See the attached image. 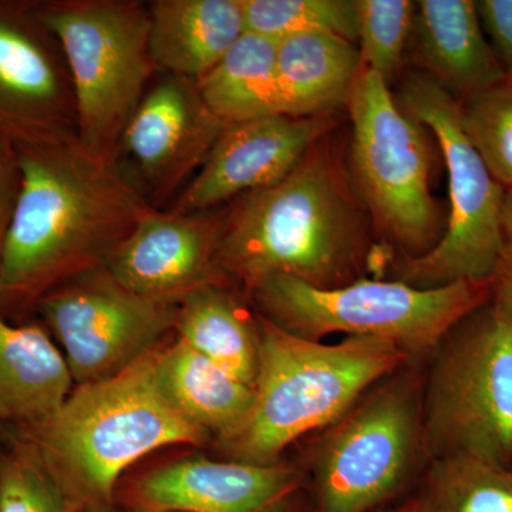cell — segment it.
Segmentation results:
<instances>
[{
	"mask_svg": "<svg viewBox=\"0 0 512 512\" xmlns=\"http://www.w3.org/2000/svg\"><path fill=\"white\" fill-rule=\"evenodd\" d=\"M22 183L0 261V299L36 303L94 269L154 210L119 165L77 136L15 144Z\"/></svg>",
	"mask_w": 512,
	"mask_h": 512,
	"instance_id": "6da1fadb",
	"label": "cell"
},
{
	"mask_svg": "<svg viewBox=\"0 0 512 512\" xmlns=\"http://www.w3.org/2000/svg\"><path fill=\"white\" fill-rule=\"evenodd\" d=\"M322 140L278 183L237 198L224 214L218 259L245 292L271 275L318 289L383 278L393 255L370 242L355 191Z\"/></svg>",
	"mask_w": 512,
	"mask_h": 512,
	"instance_id": "7a4b0ae2",
	"label": "cell"
},
{
	"mask_svg": "<svg viewBox=\"0 0 512 512\" xmlns=\"http://www.w3.org/2000/svg\"><path fill=\"white\" fill-rule=\"evenodd\" d=\"M158 349L119 375L77 386L45 420L16 427L77 510L110 512L121 474L158 448L211 440L165 396Z\"/></svg>",
	"mask_w": 512,
	"mask_h": 512,
	"instance_id": "3957f363",
	"label": "cell"
},
{
	"mask_svg": "<svg viewBox=\"0 0 512 512\" xmlns=\"http://www.w3.org/2000/svg\"><path fill=\"white\" fill-rule=\"evenodd\" d=\"M254 403L234 434L218 441L228 460L271 466L284 450L339 419L370 386L414 363L389 342H313L259 315Z\"/></svg>",
	"mask_w": 512,
	"mask_h": 512,
	"instance_id": "277c9868",
	"label": "cell"
},
{
	"mask_svg": "<svg viewBox=\"0 0 512 512\" xmlns=\"http://www.w3.org/2000/svg\"><path fill=\"white\" fill-rule=\"evenodd\" d=\"M423 389V377L409 363L312 434L299 466L312 512H377L402 497L421 460H429Z\"/></svg>",
	"mask_w": 512,
	"mask_h": 512,
	"instance_id": "5b68a950",
	"label": "cell"
},
{
	"mask_svg": "<svg viewBox=\"0 0 512 512\" xmlns=\"http://www.w3.org/2000/svg\"><path fill=\"white\" fill-rule=\"evenodd\" d=\"M247 295L259 315L302 339L333 335L392 343L413 362L431 357L448 332L490 303L491 281L419 289L394 279L362 278L318 289L292 276L271 275Z\"/></svg>",
	"mask_w": 512,
	"mask_h": 512,
	"instance_id": "8992f818",
	"label": "cell"
},
{
	"mask_svg": "<svg viewBox=\"0 0 512 512\" xmlns=\"http://www.w3.org/2000/svg\"><path fill=\"white\" fill-rule=\"evenodd\" d=\"M37 18L62 46L76 99V136L117 164L121 137L157 66L150 10L137 0H35Z\"/></svg>",
	"mask_w": 512,
	"mask_h": 512,
	"instance_id": "52a82bcc",
	"label": "cell"
},
{
	"mask_svg": "<svg viewBox=\"0 0 512 512\" xmlns=\"http://www.w3.org/2000/svg\"><path fill=\"white\" fill-rule=\"evenodd\" d=\"M397 103L436 138L446 164L448 212L439 244L419 258L392 259L394 281L419 289L491 281L500 254L505 188L460 126L458 100L421 72L404 77Z\"/></svg>",
	"mask_w": 512,
	"mask_h": 512,
	"instance_id": "ba28073f",
	"label": "cell"
},
{
	"mask_svg": "<svg viewBox=\"0 0 512 512\" xmlns=\"http://www.w3.org/2000/svg\"><path fill=\"white\" fill-rule=\"evenodd\" d=\"M423 430L429 461L467 456L512 468V328L490 303L431 355Z\"/></svg>",
	"mask_w": 512,
	"mask_h": 512,
	"instance_id": "9c48e42d",
	"label": "cell"
},
{
	"mask_svg": "<svg viewBox=\"0 0 512 512\" xmlns=\"http://www.w3.org/2000/svg\"><path fill=\"white\" fill-rule=\"evenodd\" d=\"M348 110L356 197L400 258L427 254L446 228L430 191L429 130L400 109L389 84L372 70L360 73Z\"/></svg>",
	"mask_w": 512,
	"mask_h": 512,
	"instance_id": "30bf717a",
	"label": "cell"
},
{
	"mask_svg": "<svg viewBox=\"0 0 512 512\" xmlns=\"http://www.w3.org/2000/svg\"><path fill=\"white\" fill-rule=\"evenodd\" d=\"M59 340L76 386L119 375L175 332L178 303L128 291L94 269L45 293L35 303Z\"/></svg>",
	"mask_w": 512,
	"mask_h": 512,
	"instance_id": "8fae6325",
	"label": "cell"
},
{
	"mask_svg": "<svg viewBox=\"0 0 512 512\" xmlns=\"http://www.w3.org/2000/svg\"><path fill=\"white\" fill-rule=\"evenodd\" d=\"M76 99L56 36L35 0H0V136L13 144L76 136Z\"/></svg>",
	"mask_w": 512,
	"mask_h": 512,
	"instance_id": "7c38bea8",
	"label": "cell"
},
{
	"mask_svg": "<svg viewBox=\"0 0 512 512\" xmlns=\"http://www.w3.org/2000/svg\"><path fill=\"white\" fill-rule=\"evenodd\" d=\"M225 127L197 82L167 74L147 90L128 121L117 164H131L123 173L153 205L200 171Z\"/></svg>",
	"mask_w": 512,
	"mask_h": 512,
	"instance_id": "4fadbf2b",
	"label": "cell"
},
{
	"mask_svg": "<svg viewBox=\"0 0 512 512\" xmlns=\"http://www.w3.org/2000/svg\"><path fill=\"white\" fill-rule=\"evenodd\" d=\"M224 214L158 211L141 218L114 249L106 271L128 291L154 301L180 303L212 284H232L218 259Z\"/></svg>",
	"mask_w": 512,
	"mask_h": 512,
	"instance_id": "5bb4252c",
	"label": "cell"
},
{
	"mask_svg": "<svg viewBox=\"0 0 512 512\" xmlns=\"http://www.w3.org/2000/svg\"><path fill=\"white\" fill-rule=\"evenodd\" d=\"M335 124V114L305 119L278 114L228 124L170 211H212L278 183Z\"/></svg>",
	"mask_w": 512,
	"mask_h": 512,
	"instance_id": "9a60e30c",
	"label": "cell"
},
{
	"mask_svg": "<svg viewBox=\"0 0 512 512\" xmlns=\"http://www.w3.org/2000/svg\"><path fill=\"white\" fill-rule=\"evenodd\" d=\"M305 487L301 467L187 457L154 468L128 487V510L279 512Z\"/></svg>",
	"mask_w": 512,
	"mask_h": 512,
	"instance_id": "2e32d148",
	"label": "cell"
},
{
	"mask_svg": "<svg viewBox=\"0 0 512 512\" xmlns=\"http://www.w3.org/2000/svg\"><path fill=\"white\" fill-rule=\"evenodd\" d=\"M406 50L421 73L457 100L505 79L473 0L416 2Z\"/></svg>",
	"mask_w": 512,
	"mask_h": 512,
	"instance_id": "e0dca14e",
	"label": "cell"
},
{
	"mask_svg": "<svg viewBox=\"0 0 512 512\" xmlns=\"http://www.w3.org/2000/svg\"><path fill=\"white\" fill-rule=\"evenodd\" d=\"M148 10V42L157 69L194 82L247 32L242 0H154Z\"/></svg>",
	"mask_w": 512,
	"mask_h": 512,
	"instance_id": "ac0fdd59",
	"label": "cell"
},
{
	"mask_svg": "<svg viewBox=\"0 0 512 512\" xmlns=\"http://www.w3.org/2000/svg\"><path fill=\"white\" fill-rule=\"evenodd\" d=\"M363 66L349 40L330 33H303L279 40L276 77L285 116H329L348 109Z\"/></svg>",
	"mask_w": 512,
	"mask_h": 512,
	"instance_id": "d6986e66",
	"label": "cell"
},
{
	"mask_svg": "<svg viewBox=\"0 0 512 512\" xmlns=\"http://www.w3.org/2000/svg\"><path fill=\"white\" fill-rule=\"evenodd\" d=\"M64 355L35 325H12L0 299V420L23 427L56 412L73 390Z\"/></svg>",
	"mask_w": 512,
	"mask_h": 512,
	"instance_id": "ffe728a7",
	"label": "cell"
},
{
	"mask_svg": "<svg viewBox=\"0 0 512 512\" xmlns=\"http://www.w3.org/2000/svg\"><path fill=\"white\" fill-rule=\"evenodd\" d=\"M248 299L231 284L201 286L178 303L175 333L228 375L254 387L261 333Z\"/></svg>",
	"mask_w": 512,
	"mask_h": 512,
	"instance_id": "44dd1931",
	"label": "cell"
},
{
	"mask_svg": "<svg viewBox=\"0 0 512 512\" xmlns=\"http://www.w3.org/2000/svg\"><path fill=\"white\" fill-rule=\"evenodd\" d=\"M157 376L175 409L217 443L241 427L254 403V387L180 339L158 349Z\"/></svg>",
	"mask_w": 512,
	"mask_h": 512,
	"instance_id": "7402d4cb",
	"label": "cell"
},
{
	"mask_svg": "<svg viewBox=\"0 0 512 512\" xmlns=\"http://www.w3.org/2000/svg\"><path fill=\"white\" fill-rule=\"evenodd\" d=\"M276 46L275 40L245 32L221 62L198 80L205 104L227 126L284 114Z\"/></svg>",
	"mask_w": 512,
	"mask_h": 512,
	"instance_id": "603a6c76",
	"label": "cell"
},
{
	"mask_svg": "<svg viewBox=\"0 0 512 512\" xmlns=\"http://www.w3.org/2000/svg\"><path fill=\"white\" fill-rule=\"evenodd\" d=\"M421 491L434 512H512V468L476 457L437 458Z\"/></svg>",
	"mask_w": 512,
	"mask_h": 512,
	"instance_id": "cb8c5ba5",
	"label": "cell"
},
{
	"mask_svg": "<svg viewBox=\"0 0 512 512\" xmlns=\"http://www.w3.org/2000/svg\"><path fill=\"white\" fill-rule=\"evenodd\" d=\"M245 29L279 40L330 33L357 42L356 0H242Z\"/></svg>",
	"mask_w": 512,
	"mask_h": 512,
	"instance_id": "d4e9b609",
	"label": "cell"
},
{
	"mask_svg": "<svg viewBox=\"0 0 512 512\" xmlns=\"http://www.w3.org/2000/svg\"><path fill=\"white\" fill-rule=\"evenodd\" d=\"M458 116L495 181L512 190V80L458 100Z\"/></svg>",
	"mask_w": 512,
	"mask_h": 512,
	"instance_id": "484cf974",
	"label": "cell"
},
{
	"mask_svg": "<svg viewBox=\"0 0 512 512\" xmlns=\"http://www.w3.org/2000/svg\"><path fill=\"white\" fill-rule=\"evenodd\" d=\"M77 510L46 466L37 448L16 431L0 454V512H72Z\"/></svg>",
	"mask_w": 512,
	"mask_h": 512,
	"instance_id": "4316f807",
	"label": "cell"
},
{
	"mask_svg": "<svg viewBox=\"0 0 512 512\" xmlns=\"http://www.w3.org/2000/svg\"><path fill=\"white\" fill-rule=\"evenodd\" d=\"M357 43L363 69L389 84L402 66L409 43L416 2L356 0Z\"/></svg>",
	"mask_w": 512,
	"mask_h": 512,
	"instance_id": "83f0119b",
	"label": "cell"
},
{
	"mask_svg": "<svg viewBox=\"0 0 512 512\" xmlns=\"http://www.w3.org/2000/svg\"><path fill=\"white\" fill-rule=\"evenodd\" d=\"M490 305L512 328V190L505 192L501 212V242L491 276Z\"/></svg>",
	"mask_w": 512,
	"mask_h": 512,
	"instance_id": "f1b7e54d",
	"label": "cell"
},
{
	"mask_svg": "<svg viewBox=\"0 0 512 512\" xmlns=\"http://www.w3.org/2000/svg\"><path fill=\"white\" fill-rule=\"evenodd\" d=\"M476 5L485 36L505 77L512 80V0H480Z\"/></svg>",
	"mask_w": 512,
	"mask_h": 512,
	"instance_id": "f546056e",
	"label": "cell"
},
{
	"mask_svg": "<svg viewBox=\"0 0 512 512\" xmlns=\"http://www.w3.org/2000/svg\"><path fill=\"white\" fill-rule=\"evenodd\" d=\"M20 183L18 150L12 141L0 136V261L18 204Z\"/></svg>",
	"mask_w": 512,
	"mask_h": 512,
	"instance_id": "4dcf8cb0",
	"label": "cell"
},
{
	"mask_svg": "<svg viewBox=\"0 0 512 512\" xmlns=\"http://www.w3.org/2000/svg\"><path fill=\"white\" fill-rule=\"evenodd\" d=\"M377 512H434L430 501L423 491L404 498L400 503H394Z\"/></svg>",
	"mask_w": 512,
	"mask_h": 512,
	"instance_id": "1f68e13d",
	"label": "cell"
},
{
	"mask_svg": "<svg viewBox=\"0 0 512 512\" xmlns=\"http://www.w3.org/2000/svg\"><path fill=\"white\" fill-rule=\"evenodd\" d=\"M279 512H312L311 504L309 501H303L301 494L296 495L293 500L289 501Z\"/></svg>",
	"mask_w": 512,
	"mask_h": 512,
	"instance_id": "d6a6232c",
	"label": "cell"
},
{
	"mask_svg": "<svg viewBox=\"0 0 512 512\" xmlns=\"http://www.w3.org/2000/svg\"><path fill=\"white\" fill-rule=\"evenodd\" d=\"M72 512H90V511H84V510H73Z\"/></svg>",
	"mask_w": 512,
	"mask_h": 512,
	"instance_id": "836d02e7",
	"label": "cell"
},
{
	"mask_svg": "<svg viewBox=\"0 0 512 512\" xmlns=\"http://www.w3.org/2000/svg\"><path fill=\"white\" fill-rule=\"evenodd\" d=\"M130 512H153V511H138V510H134V511H130Z\"/></svg>",
	"mask_w": 512,
	"mask_h": 512,
	"instance_id": "e575fe53",
	"label": "cell"
}]
</instances>
